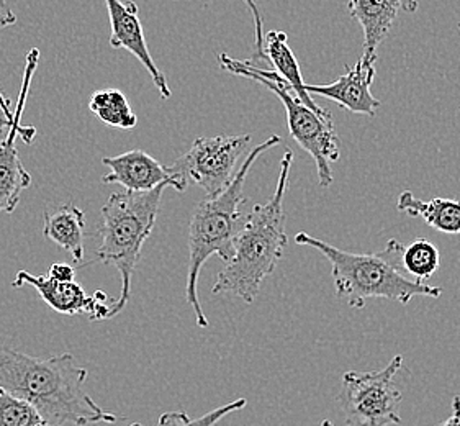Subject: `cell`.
Masks as SVG:
<instances>
[{"mask_svg":"<svg viewBox=\"0 0 460 426\" xmlns=\"http://www.w3.org/2000/svg\"><path fill=\"white\" fill-rule=\"evenodd\" d=\"M102 164L111 169L109 174L102 177L103 184H120L131 192H147L161 184H167L174 187L177 192H182L177 179L167 173V167L143 149L107 156L102 159Z\"/></svg>","mask_w":460,"mask_h":426,"instance_id":"obj_12","label":"cell"},{"mask_svg":"<svg viewBox=\"0 0 460 426\" xmlns=\"http://www.w3.org/2000/svg\"><path fill=\"white\" fill-rule=\"evenodd\" d=\"M109 19H111V47L115 49H127L145 66L157 93L163 99H171V87L166 75L157 67L153 55L147 48L145 30L139 20L138 5L131 0H105Z\"/></svg>","mask_w":460,"mask_h":426,"instance_id":"obj_11","label":"cell"},{"mask_svg":"<svg viewBox=\"0 0 460 426\" xmlns=\"http://www.w3.org/2000/svg\"><path fill=\"white\" fill-rule=\"evenodd\" d=\"M31 286L41 298L58 314L63 315H79L85 314L89 320H109L111 318V304H107V294L97 290L93 296H87L81 284L75 280L63 282L49 276H35L28 271H19L12 282V288H22Z\"/></svg>","mask_w":460,"mask_h":426,"instance_id":"obj_10","label":"cell"},{"mask_svg":"<svg viewBox=\"0 0 460 426\" xmlns=\"http://www.w3.org/2000/svg\"><path fill=\"white\" fill-rule=\"evenodd\" d=\"M350 17L358 20L364 31L362 61L376 65L377 49L388 37L400 12L414 13L418 0H349Z\"/></svg>","mask_w":460,"mask_h":426,"instance_id":"obj_14","label":"cell"},{"mask_svg":"<svg viewBox=\"0 0 460 426\" xmlns=\"http://www.w3.org/2000/svg\"><path fill=\"white\" fill-rule=\"evenodd\" d=\"M87 377L71 352L33 358L0 346V387L33 405L53 426L119 422L85 392Z\"/></svg>","mask_w":460,"mask_h":426,"instance_id":"obj_1","label":"cell"},{"mask_svg":"<svg viewBox=\"0 0 460 426\" xmlns=\"http://www.w3.org/2000/svg\"><path fill=\"white\" fill-rule=\"evenodd\" d=\"M459 30H460V22H459Z\"/></svg>","mask_w":460,"mask_h":426,"instance_id":"obj_27","label":"cell"},{"mask_svg":"<svg viewBox=\"0 0 460 426\" xmlns=\"http://www.w3.org/2000/svg\"><path fill=\"white\" fill-rule=\"evenodd\" d=\"M398 212L420 217L438 232L460 235V200L434 197L433 200H420L413 192L405 191L396 202Z\"/></svg>","mask_w":460,"mask_h":426,"instance_id":"obj_17","label":"cell"},{"mask_svg":"<svg viewBox=\"0 0 460 426\" xmlns=\"http://www.w3.org/2000/svg\"><path fill=\"white\" fill-rule=\"evenodd\" d=\"M398 262L410 278L423 282L439 269L441 254L434 243L421 238L402 248Z\"/></svg>","mask_w":460,"mask_h":426,"instance_id":"obj_19","label":"cell"},{"mask_svg":"<svg viewBox=\"0 0 460 426\" xmlns=\"http://www.w3.org/2000/svg\"><path fill=\"white\" fill-rule=\"evenodd\" d=\"M49 278L56 279V280H63V282H71L75 279V268L66 264V262H55L49 272H48Z\"/></svg>","mask_w":460,"mask_h":426,"instance_id":"obj_23","label":"cell"},{"mask_svg":"<svg viewBox=\"0 0 460 426\" xmlns=\"http://www.w3.org/2000/svg\"><path fill=\"white\" fill-rule=\"evenodd\" d=\"M167 187L161 184L147 192H113L102 207L101 244L97 256L89 264H111L120 272V297L111 304V318L119 315L129 302L131 279L143 244L155 228Z\"/></svg>","mask_w":460,"mask_h":426,"instance_id":"obj_5","label":"cell"},{"mask_svg":"<svg viewBox=\"0 0 460 426\" xmlns=\"http://www.w3.org/2000/svg\"><path fill=\"white\" fill-rule=\"evenodd\" d=\"M251 139V135L197 138L185 155L167 167V173L177 179L182 192L192 184L212 199L230 186L236 164L249 148Z\"/></svg>","mask_w":460,"mask_h":426,"instance_id":"obj_8","label":"cell"},{"mask_svg":"<svg viewBox=\"0 0 460 426\" xmlns=\"http://www.w3.org/2000/svg\"><path fill=\"white\" fill-rule=\"evenodd\" d=\"M402 368L403 356L398 354L382 371H349L342 376L338 404L349 425H402L403 394L395 384Z\"/></svg>","mask_w":460,"mask_h":426,"instance_id":"obj_7","label":"cell"},{"mask_svg":"<svg viewBox=\"0 0 460 426\" xmlns=\"http://www.w3.org/2000/svg\"><path fill=\"white\" fill-rule=\"evenodd\" d=\"M0 426H53L37 408L0 387Z\"/></svg>","mask_w":460,"mask_h":426,"instance_id":"obj_20","label":"cell"},{"mask_svg":"<svg viewBox=\"0 0 460 426\" xmlns=\"http://www.w3.org/2000/svg\"><path fill=\"white\" fill-rule=\"evenodd\" d=\"M280 143L282 138L274 135L262 145H258L236 171L230 186L217 197L207 199L195 207L189 225V271L185 297L194 310L195 324L200 328L208 326V318L205 316L199 298V276L203 264L213 254L220 256L225 262L233 258L234 243L248 218V215L241 212V205L246 202L243 194L246 177L261 155Z\"/></svg>","mask_w":460,"mask_h":426,"instance_id":"obj_3","label":"cell"},{"mask_svg":"<svg viewBox=\"0 0 460 426\" xmlns=\"http://www.w3.org/2000/svg\"><path fill=\"white\" fill-rule=\"evenodd\" d=\"M12 123H13V113H12V111H7L0 103V148L4 146V143L9 138Z\"/></svg>","mask_w":460,"mask_h":426,"instance_id":"obj_24","label":"cell"},{"mask_svg":"<svg viewBox=\"0 0 460 426\" xmlns=\"http://www.w3.org/2000/svg\"><path fill=\"white\" fill-rule=\"evenodd\" d=\"M248 405V400L236 399L223 405V407L215 408L212 412L205 413L202 417H189L185 412H166L159 417L155 426H215L223 418L228 417L233 412H238ZM129 426H146L143 423H131Z\"/></svg>","mask_w":460,"mask_h":426,"instance_id":"obj_21","label":"cell"},{"mask_svg":"<svg viewBox=\"0 0 460 426\" xmlns=\"http://www.w3.org/2000/svg\"><path fill=\"white\" fill-rule=\"evenodd\" d=\"M15 23H17V15L13 13V10L10 9L5 0H0V31L5 30L7 27L15 25ZM0 103H2L7 111H10V101L9 99H5V95L2 93V89H0Z\"/></svg>","mask_w":460,"mask_h":426,"instance_id":"obj_22","label":"cell"},{"mask_svg":"<svg viewBox=\"0 0 460 426\" xmlns=\"http://www.w3.org/2000/svg\"><path fill=\"white\" fill-rule=\"evenodd\" d=\"M374 77L376 65H367L359 59L354 66H346V73L340 75L334 83L323 85L305 84V91L310 95L314 93L326 97L356 115L376 117L382 103L370 93Z\"/></svg>","mask_w":460,"mask_h":426,"instance_id":"obj_13","label":"cell"},{"mask_svg":"<svg viewBox=\"0 0 460 426\" xmlns=\"http://www.w3.org/2000/svg\"></svg>","mask_w":460,"mask_h":426,"instance_id":"obj_28","label":"cell"},{"mask_svg":"<svg viewBox=\"0 0 460 426\" xmlns=\"http://www.w3.org/2000/svg\"><path fill=\"white\" fill-rule=\"evenodd\" d=\"M85 213L74 204L61 205L55 212H45L43 236L69 253L74 262L84 260Z\"/></svg>","mask_w":460,"mask_h":426,"instance_id":"obj_16","label":"cell"},{"mask_svg":"<svg viewBox=\"0 0 460 426\" xmlns=\"http://www.w3.org/2000/svg\"><path fill=\"white\" fill-rule=\"evenodd\" d=\"M294 153L288 149L280 161L276 192L267 204L256 205L246 218L236 243L234 254L221 269L212 292L215 296L231 294L252 304L262 282L276 271L288 244L286 232L284 199Z\"/></svg>","mask_w":460,"mask_h":426,"instance_id":"obj_2","label":"cell"},{"mask_svg":"<svg viewBox=\"0 0 460 426\" xmlns=\"http://www.w3.org/2000/svg\"><path fill=\"white\" fill-rule=\"evenodd\" d=\"M438 426H460V397L456 395L452 399V415L449 418H446L444 422H441Z\"/></svg>","mask_w":460,"mask_h":426,"instance_id":"obj_25","label":"cell"},{"mask_svg":"<svg viewBox=\"0 0 460 426\" xmlns=\"http://www.w3.org/2000/svg\"><path fill=\"white\" fill-rule=\"evenodd\" d=\"M322 426H334L332 420H323Z\"/></svg>","mask_w":460,"mask_h":426,"instance_id":"obj_26","label":"cell"},{"mask_svg":"<svg viewBox=\"0 0 460 426\" xmlns=\"http://www.w3.org/2000/svg\"><path fill=\"white\" fill-rule=\"evenodd\" d=\"M220 67L231 75L248 77L267 87L270 93H276L284 103L287 111V127L290 137L304 148L316 164L320 186L330 187L332 184V164L340 159V138L334 129L330 115H322L314 109L306 107L286 83H276L267 77L256 75L246 69L241 61L233 59L226 53L218 56Z\"/></svg>","mask_w":460,"mask_h":426,"instance_id":"obj_6","label":"cell"},{"mask_svg":"<svg viewBox=\"0 0 460 426\" xmlns=\"http://www.w3.org/2000/svg\"><path fill=\"white\" fill-rule=\"evenodd\" d=\"M89 111L113 129L133 130L138 125V117L131 109L127 95L119 89L95 91L89 101Z\"/></svg>","mask_w":460,"mask_h":426,"instance_id":"obj_18","label":"cell"},{"mask_svg":"<svg viewBox=\"0 0 460 426\" xmlns=\"http://www.w3.org/2000/svg\"><path fill=\"white\" fill-rule=\"evenodd\" d=\"M38 61H40V49L33 48L30 49L27 56L23 83L20 89L19 102L13 111V123L10 129L9 138L0 148V213L13 212L20 204L22 192L31 184V176L22 163L15 141L17 138H22L30 145L37 137L35 127L22 125V115L25 111L30 85L33 81V75L37 73Z\"/></svg>","mask_w":460,"mask_h":426,"instance_id":"obj_9","label":"cell"},{"mask_svg":"<svg viewBox=\"0 0 460 426\" xmlns=\"http://www.w3.org/2000/svg\"><path fill=\"white\" fill-rule=\"evenodd\" d=\"M264 55H266L267 61L274 66L277 75L288 84L292 93H295V95L306 107L314 109V111H318L322 115L332 113L320 105H316L312 95L305 91L304 75H302L300 65L295 58L292 48L288 47V37H287L286 31L270 30L267 35H264Z\"/></svg>","mask_w":460,"mask_h":426,"instance_id":"obj_15","label":"cell"},{"mask_svg":"<svg viewBox=\"0 0 460 426\" xmlns=\"http://www.w3.org/2000/svg\"><path fill=\"white\" fill-rule=\"evenodd\" d=\"M295 243L322 253L332 264L336 294L352 308H362L370 298H387L408 306L414 297L439 298L442 296L441 288L406 278L398 262L403 248L400 241H388L385 250L377 254L340 250L305 232L295 235Z\"/></svg>","mask_w":460,"mask_h":426,"instance_id":"obj_4","label":"cell"}]
</instances>
